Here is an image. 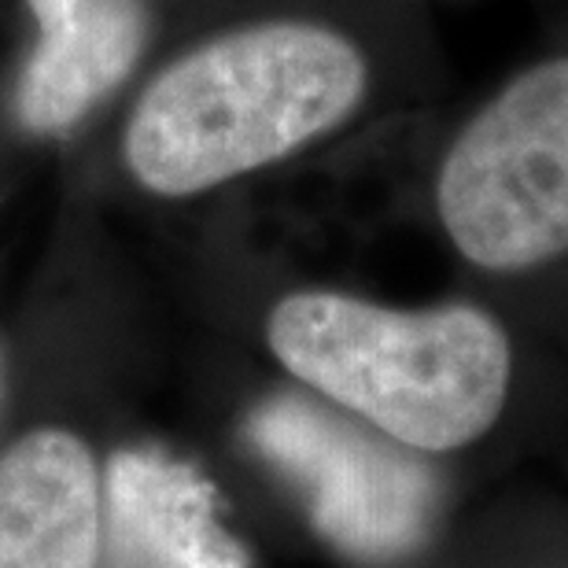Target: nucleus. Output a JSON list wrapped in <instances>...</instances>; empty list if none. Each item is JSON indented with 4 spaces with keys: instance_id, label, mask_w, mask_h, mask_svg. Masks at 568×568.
Wrapping results in <instances>:
<instances>
[{
    "instance_id": "nucleus-4",
    "label": "nucleus",
    "mask_w": 568,
    "mask_h": 568,
    "mask_svg": "<svg viewBox=\"0 0 568 568\" xmlns=\"http://www.w3.org/2000/svg\"><path fill=\"white\" fill-rule=\"evenodd\" d=\"M255 450L300 487L311 520L347 558L384 565L414 554L436 517L422 462L300 395H277L247 422Z\"/></svg>"
},
{
    "instance_id": "nucleus-8",
    "label": "nucleus",
    "mask_w": 568,
    "mask_h": 568,
    "mask_svg": "<svg viewBox=\"0 0 568 568\" xmlns=\"http://www.w3.org/2000/svg\"><path fill=\"white\" fill-rule=\"evenodd\" d=\"M0 403H4V358H0Z\"/></svg>"
},
{
    "instance_id": "nucleus-3",
    "label": "nucleus",
    "mask_w": 568,
    "mask_h": 568,
    "mask_svg": "<svg viewBox=\"0 0 568 568\" xmlns=\"http://www.w3.org/2000/svg\"><path fill=\"white\" fill-rule=\"evenodd\" d=\"M439 222L484 270H528L568 252V60L514 78L450 144Z\"/></svg>"
},
{
    "instance_id": "nucleus-5",
    "label": "nucleus",
    "mask_w": 568,
    "mask_h": 568,
    "mask_svg": "<svg viewBox=\"0 0 568 568\" xmlns=\"http://www.w3.org/2000/svg\"><path fill=\"white\" fill-rule=\"evenodd\" d=\"M104 476L108 568H252L211 480L159 447H130Z\"/></svg>"
},
{
    "instance_id": "nucleus-2",
    "label": "nucleus",
    "mask_w": 568,
    "mask_h": 568,
    "mask_svg": "<svg viewBox=\"0 0 568 568\" xmlns=\"http://www.w3.org/2000/svg\"><path fill=\"white\" fill-rule=\"evenodd\" d=\"M266 339L295 381L410 450L480 439L509 392V339L476 306L395 311L344 292H292Z\"/></svg>"
},
{
    "instance_id": "nucleus-7",
    "label": "nucleus",
    "mask_w": 568,
    "mask_h": 568,
    "mask_svg": "<svg viewBox=\"0 0 568 568\" xmlns=\"http://www.w3.org/2000/svg\"><path fill=\"white\" fill-rule=\"evenodd\" d=\"M104 565V476L82 436L33 428L0 454V568Z\"/></svg>"
},
{
    "instance_id": "nucleus-1",
    "label": "nucleus",
    "mask_w": 568,
    "mask_h": 568,
    "mask_svg": "<svg viewBox=\"0 0 568 568\" xmlns=\"http://www.w3.org/2000/svg\"><path fill=\"white\" fill-rule=\"evenodd\" d=\"M366 55L322 22H255L163 67L133 104L122 155L155 196H196L325 138L366 97Z\"/></svg>"
},
{
    "instance_id": "nucleus-6",
    "label": "nucleus",
    "mask_w": 568,
    "mask_h": 568,
    "mask_svg": "<svg viewBox=\"0 0 568 568\" xmlns=\"http://www.w3.org/2000/svg\"><path fill=\"white\" fill-rule=\"evenodd\" d=\"M38 38L16 85L30 133L60 138L133 74L148 49V0H27Z\"/></svg>"
}]
</instances>
